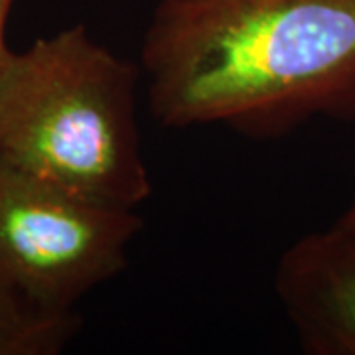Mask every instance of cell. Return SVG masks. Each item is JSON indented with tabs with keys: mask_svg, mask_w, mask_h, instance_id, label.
<instances>
[{
	"mask_svg": "<svg viewBox=\"0 0 355 355\" xmlns=\"http://www.w3.org/2000/svg\"><path fill=\"white\" fill-rule=\"evenodd\" d=\"M140 65L83 24L8 50L0 65V160L89 200L137 209L153 196L137 121Z\"/></svg>",
	"mask_w": 355,
	"mask_h": 355,
	"instance_id": "obj_2",
	"label": "cell"
},
{
	"mask_svg": "<svg viewBox=\"0 0 355 355\" xmlns=\"http://www.w3.org/2000/svg\"><path fill=\"white\" fill-rule=\"evenodd\" d=\"M154 121L279 139L355 123V0H158L140 46Z\"/></svg>",
	"mask_w": 355,
	"mask_h": 355,
	"instance_id": "obj_1",
	"label": "cell"
},
{
	"mask_svg": "<svg viewBox=\"0 0 355 355\" xmlns=\"http://www.w3.org/2000/svg\"><path fill=\"white\" fill-rule=\"evenodd\" d=\"M14 0H0V65L4 62V55L8 53V46H6V22H8V14L12 8Z\"/></svg>",
	"mask_w": 355,
	"mask_h": 355,
	"instance_id": "obj_6",
	"label": "cell"
},
{
	"mask_svg": "<svg viewBox=\"0 0 355 355\" xmlns=\"http://www.w3.org/2000/svg\"><path fill=\"white\" fill-rule=\"evenodd\" d=\"M77 310L38 304L0 275V355H58L81 331Z\"/></svg>",
	"mask_w": 355,
	"mask_h": 355,
	"instance_id": "obj_5",
	"label": "cell"
},
{
	"mask_svg": "<svg viewBox=\"0 0 355 355\" xmlns=\"http://www.w3.org/2000/svg\"><path fill=\"white\" fill-rule=\"evenodd\" d=\"M334 223H336V225H340V227L355 229V193H354V198H352V202L347 203V207L342 211V216L338 217Z\"/></svg>",
	"mask_w": 355,
	"mask_h": 355,
	"instance_id": "obj_7",
	"label": "cell"
},
{
	"mask_svg": "<svg viewBox=\"0 0 355 355\" xmlns=\"http://www.w3.org/2000/svg\"><path fill=\"white\" fill-rule=\"evenodd\" d=\"M275 292L304 354L355 355V229L331 223L296 239Z\"/></svg>",
	"mask_w": 355,
	"mask_h": 355,
	"instance_id": "obj_4",
	"label": "cell"
},
{
	"mask_svg": "<svg viewBox=\"0 0 355 355\" xmlns=\"http://www.w3.org/2000/svg\"><path fill=\"white\" fill-rule=\"evenodd\" d=\"M142 227L137 209L89 200L0 160V275L38 304L77 310L127 268Z\"/></svg>",
	"mask_w": 355,
	"mask_h": 355,
	"instance_id": "obj_3",
	"label": "cell"
}]
</instances>
